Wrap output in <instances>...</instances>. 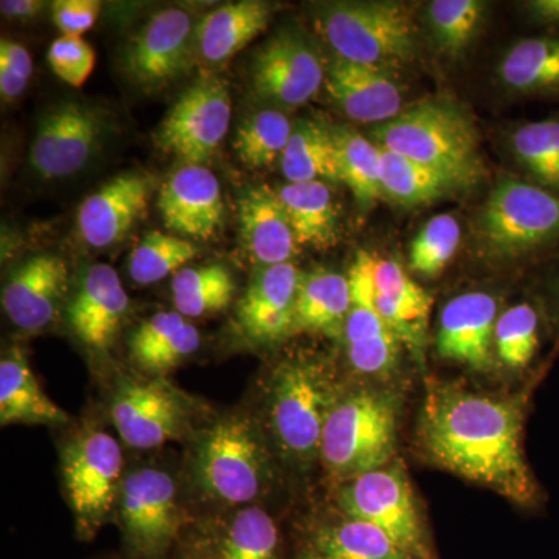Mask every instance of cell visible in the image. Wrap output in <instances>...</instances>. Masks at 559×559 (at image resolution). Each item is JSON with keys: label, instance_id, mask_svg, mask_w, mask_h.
<instances>
[{"label": "cell", "instance_id": "4316f807", "mask_svg": "<svg viewBox=\"0 0 559 559\" xmlns=\"http://www.w3.org/2000/svg\"><path fill=\"white\" fill-rule=\"evenodd\" d=\"M496 79L514 97L559 100V33L516 40L500 58Z\"/></svg>", "mask_w": 559, "mask_h": 559}, {"label": "cell", "instance_id": "f6af8a7d", "mask_svg": "<svg viewBox=\"0 0 559 559\" xmlns=\"http://www.w3.org/2000/svg\"><path fill=\"white\" fill-rule=\"evenodd\" d=\"M33 75L28 50L13 39L0 43V94L3 102H14L24 94Z\"/></svg>", "mask_w": 559, "mask_h": 559}, {"label": "cell", "instance_id": "7c38bea8", "mask_svg": "<svg viewBox=\"0 0 559 559\" xmlns=\"http://www.w3.org/2000/svg\"><path fill=\"white\" fill-rule=\"evenodd\" d=\"M197 61V24L189 11L164 9L154 13L128 40L121 64L128 79L142 90H159Z\"/></svg>", "mask_w": 559, "mask_h": 559}, {"label": "cell", "instance_id": "e0dca14e", "mask_svg": "<svg viewBox=\"0 0 559 559\" xmlns=\"http://www.w3.org/2000/svg\"><path fill=\"white\" fill-rule=\"evenodd\" d=\"M157 209L168 230L197 241L215 240L226 221L219 180L204 165L173 173L160 186Z\"/></svg>", "mask_w": 559, "mask_h": 559}, {"label": "cell", "instance_id": "cb8c5ba5", "mask_svg": "<svg viewBox=\"0 0 559 559\" xmlns=\"http://www.w3.org/2000/svg\"><path fill=\"white\" fill-rule=\"evenodd\" d=\"M374 304L389 329L418 362L425 359L432 297L399 261L374 257Z\"/></svg>", "mask_w": 559, "mask_h": 559}, {"label": "cell", "instance_id": "603a6c76", "mask_svg": "<svg viewBox=\"0 0 559 559\" xmlns=\"http://www.w3.org/2000/svg\"><path fill=\"white\" fill-rule=\"evenodd\" d=\"M130 310V299L119 274L106 263H95L68 307L73 334L86 347L105 352L119 333Z\"/></svg>", "mask_w": 559, "mask_h": 559}, {"label": "cell", "instance_id": "f907efd6", "mask_svg": "<svg viewBox=\"0 0 559 559\" xmlns=\"http://www.w3.org/2000/svg\"><path fill=\"white\" fill-rule=\"evenodd\" d=\"M43 10L44 2L39 0H3L0 3L3 16L13 17V20H32Z\"/></svg>", "mask_w": 559, "mask_h": 559}, {"label": "cell", "instance_id": "ee69618b", "mask_svg": "<svg viewBox=\"0 0 559 559\" xmlns=\"http://www.w3.org/2000/svg\"><path fill=\"white\" fill-rule=\"evenodd\" d=\"M186 323V318L178 311L157 312L140 323L128 342L131 359L142 369L143 364L164 348Z\"/></svg>", "mask_w": 559, "mask_h": 559}, {"label": "cell", "instance_id": "74e56055", "mask_svg": "<svg viewBox=\"0 0 559 559\" xmlns=\"http://www.w3.org/2000/svg\"><path fill=\"white\" fill-rule=\"evenodd\" d=\"M294 121L285 110L263 108L250 114L235 135L238 159L250 170H267L282 160Z\"/></svg>", "mask_w": 559, "mask_h": 559}, {"label": "cell", "instance_id": "836d02e7", "mask_svg": "<svg viewBox=\"0 0 559 559\" xmlns=\"http://www.w3.org/2000/svg\"><path fill=\"white\" fill-rule=\"evenodd\" d=\"M311 543L310 550L325 559H417L384 530L348 516L320 525Z\"/></svg>", "mask_w": 559, "mask_h": 559}, {"label": "cell", "instance_id": "44dd1931", "mask_svg": "<svg viewBox=\"0 0 559 559\" xmlns=\"http://www.w3.org/2000/svg\"><path fill=\"white\" fill-rule=\"evenodd\" d=\"M300 278L294 263L259 267L238 305V323L250 341L277 344L294 333Z\"/></svg>", "mask_w": 559, "mask_h": 559}, {"label": "cell", "instance_id": "2e32d148", "mask_svg": "<svg viewBox=\"0 0 559 559\" xmlns=\"http://www.w3.org/2000/svg\"><path fill=\"white\" fill-rule=\"evenodd\" d=\"M110 414L121 440L138 450L178 439L189 418L179 393L162 381L124 382L114 396Z\"/></svg>", "mask_w": 559, "mask_h": 559}, {"label": "cell", "instance_id": "d590c367", "mask_svg": "<svg viewBox=\"0 0 559 559\" xmlns=\"http://www.w3.org/2000/svg\"><path fill=\"white\" fill-rule=\"evenodd\" d=\"M341 182L352 191L360 212H370L382 198V151L370 138L348 127H333Z\"/></svg>", "mask_w": 559, "mask_h": 559}, {"label": "cell", "instance_id": "b9f144b4", "mask_svg": "<svg viewBox=\"0 0 559 559\" xmlns=\"http://www.w3.org/2000/svg\"><path fill=\"white\" fill-rule=\"evenodd\" d=\"M462 242V226L452 213L430 218L415 235L409 249V267L425 278H436L447 270Z\"/></svg>", "mask_w": 559, "mask_h": 559}, {"label": "cell", "instance_id": "4fadbf2b", "mask_svg": "<svg viewBox=\"0 0 559 559\" xmlns=\"http://www.w3.org/2000/svg\"><path fill=\"white\" fill-rule=\"evenodd\" d=\"M374 257L360 250L348 272L352 307L344 337L349 366L364 377H388L399 367L401 341L374 304Z\"/></svg>", "mask_w": 559, "mask_h": 559}, {"label": "cell", "instance_id": "60d3db41", "mask_svg": "<svg viewBox=\"0 0 559 559\" xmlns=\"http://www.w3.org/2000/svg\"><path fill=\"white\" fill-rule=\"evenodd\" d=\"M200 248L176 235L150 231L140 240L130 257V275L140 286L153 285L178 274L187 263L197 259Z\"/></svg>", "mask_w": 559, "mask_h": 559}, {"label": "cell", "instance_id": "83f0119b", "mask_svg": "<svg viewBox=\"0 0 559 559\" xmlns=\"http://www.w3.org/2000/svg\"><path fill=\"white\" fill-rule=\"evenodd\" d=\"M300 248L326 250L341 238V212L326 182L285 183L275 189Z\"/></svg>", "mask_w": 559, "mask_h": 559}, {"label": "cell", "instance_id": "f35d334b", "mask_svg": "<svg viewBox=\"0 0 559 559\" xmlns=\"http://www.w3.org/2000/svg\"><path fill=\"white\" fill-rule=\"evenodd\" d=\"M204 557L207 559H280L277 525L266 511L257 507L238 511Z\"/></svg>", "mask_w": 559, "mask_h": 559}, {"label": "cell", "instance_id": "f5cc1de1", "mask_svg": "<svg viewBox=\"0 0 559 559\" xmlns=\"http://www.w3.org/2000/svg\"><path fill=\"white\" fill-rule=\"evenodd\" d=\"M191 559H207L205 557H194V558H191Z\"/></svg>", "mask_w": 559, "mask_h": 559}, {"label": "cell", "instance_id": "7dc6e473", "mask_svg": "<svg viewBox=\"0 0 559 559\" xmlns=\"http://www.w3.org/2000/svg\"><path fill=\"white\" fill-rule=\"evenodd\" d=\"M200 344L201 337L197 326L187 322L186 326H182L164 348H160L156 355L151 356L143 364L142 370L148 371V373H165V371L175 369L183 359L193 355L200 348Z\"/></svg>", "mask_w": 559, "mask_h": 559}, {"label": "cell", "instance_id": "ac0fdd59", "mask_svg": "<svg viewBox=\"0 0 559 559\" xmlns=\"http://www.w3.org/2000/svg\"><path fill=\"white\" fill-rule=\"evenodd\" d=\"M499 301L485 290L460 294L439 316L436 348L440 358L485 373L495 366V330Z\"/></svg>", "mask_w": 559, "mask_h": 559}, {"label": "cell", "instance_id": "9a60e30c", "mask_svg": "<svg viewBox=\"0 0 559 559\" xmlns=\"http://www.w3.org/2000/svg\"><path fill=\"white\" fill-rule=\"evenodd\" d=\"M120 511L124 535L139 557H160L178 535L175 481L165 471L143 468L128 474L121 481Z\"/></svg>", "mask_w": 559, "mask_h": 559}, {"label": "cell", "instance_id": "8992f818", "mask_svg": "<svg viewBox=\"0 0 559 559\" xmlns=\"http://www.w3.org/2000/svg\"><path fill=\"white\" fill-rule=\"evenodd\" d=\"M337 393L319 360H283L271 378L270 425L275 443L290 462L308 465L318 457L323 428Z\"/></svg>", "mask_w": 559, "mask_h": 559}, {"label": "cell", "instance_id": "e575fe53", "mask_svg": "<svg viewBox=\"0 0 559 559\" xmlns=\"http://www.w3.org/2000/svg\"><path fill=\"white\" fill-rule=\"evenodd\" d=\"M381 151L382 198L400 207H423L463 190L455 180L432 168L419 165L401 154Z\"/></svg>", "mask_w": 559, "mask_h": 559}, {"label": "cell", "instance_id": "d6986e66", "mask_svg": "<svg viewBox=\"0 0 559 559\" xmlns=\"http://www.w3.org/2000/svg\"><path fill=\"white\" fill-rule=\"evenodd\" d=\"M156 189L157 179L148 173L114 176L81 202L76 216L81 238L94 249L117 245L142 219Z\"/></svg>", "mask_w": 559, "mask_h": 559}, {"label": "cell", "instance_id": "bcb514c9", "mask_svg": "<svg viewBox=\"0 0 559 559\" xmlns=\"http://www.w3.org/2000/svg\"><path fill=\"white\" fill-rule=\"evenodd\" d=\"M100 11L98 0H58L51 3V20L62 35L83 36L97 24Z\"/></svg>", "mask_w": 559, "mask_h": 559}, {"label": "cell", "instance_id": "4dcf8cb0", "mask_svg": "<svg viewBox=\"0 0 559 559\" xmlns=\"http://www.w3.org/2000/svg\"><path fill=\"white\" fill-rule=\"evenodd\" d=\"M280 168L289 183L341 182L333 127L311 119L294 121Z\"/></svg>", "mask_w": 559, "mask_h": 559}, {"label": "cell", "instance_id": "5b68a950", "mask_svg": "<svg viewBox=\"0 0 559 559\" xmlns=\"http://www.w3.org/2000/svg\"><path fill=\"white\" fill-rule=\"evenodd\" d=\"M316 25L342 60L393 73L418 57L415 11L404 2H330L320 5Z\"/></svg>", "mask_w": 559, "mask_h": 559}, {"label": "cell", "instance_id": "52a82bcc", "mask_svg": "<svg viewBox=\"0 0 559 559\" xmlns=\"http://www.w3.org/2000/svg\"><path fill=\"white\" fill-rule=\"evenodd\" d=\"M193 474L202 491L219 502L235 506L259 498L270 465L253 423L227 417L210 426L198 441Z\"/></svg>", "mask_w": 559, "mask_h": 559}, {"label": "cell", "instance_id": "816d5d0a", "mask_svg": "<svg viewBox=\"0 0 559 559\" xmlns=\"http://www.w3.org/2000/svg\"><path fill=\"white\" fill-rule=\"evenodd\" d=\"M299 559H325V558L320 557V555L314 554V551L308 550V551H305V554L301 555V557Z\"/></svg>", "mask_w": 559, "mask_h": 559}, {"label": "cell", "instance_id": "3957f363", "mask_svg": "<svg viewBox=\"0 0 559 559\" xmlns=\"http://www.w3.org/2000/svg\"><path fill=\"white\" fill-rule=\"evenodd\" d=\"M474 248L491 264L549 260L559 253V197L502 176L474 218Z\"/></svg>", "mask_w": 559, "mask_h": 559}, {"label": "cell", "instance_id": "ab89813d", "mask_svg": "<svg viewBox=\"0 0 559 559\" xmlns=\"http://www.w3.org/2000/svg\"><path fill=\"white\" fill-rule=\"evenodd\" d=\"M543 311L533 301L511 305L500 312L495 330V356L509 370H524L538 356L543 344Z\"/></svg>", "mask_w": 559, "mask_h": 559}, {"label": "cell", "instance_id": "277c9868", "mask_svg": "<svg viewBox=\"0 0 559 559\" xmlns=\"http://www.w3.org/2000/svg\"><path fill=\"white\" fill-rule=\"evenodd\" d=\"M401 404L388 390L356 389L331 407L319 457L331 476L347 481L392 463Z\"/></svg>", "mask_w": 559, "mask_h": 559}, {"label": "cell", "instance_id": "d4e9b609", "mask_svg": "<svg viewBox=\"0 0 559 559\" xmlns=\"http://www.w3.org/2000/svg\"><path fill=\"white\" fill-rule=\"evenodd\" d=\"M238 224L246 255L259 267L293 263L299 255L296 234L277 191L261 186L238 200Z\"/></svg>", "mask_w": 559, "mask_h": 559}, {"label": "cell", "instance_id": "5bb4252c", "mask_svg": "<svg viewBox=\"0 0 559 559\" xmlns=\"http://www.w3.org/2000/svg\"><path fill=\"white\" fill-rule=\"evenodd\" d=\"M123 469L119 441L102 430L83 433L62 459L70 503L84 528H94L112 509Z\"/></svg>", "mask_w": 559, "mask_h": 559}, {"label": "cell", "instance_id": "8fae6325", "mask_svg": "<svg viewBox=\"0 0 559 559\" xmlns=\"http://www.w3.org/2000/svg\"><path fill=\"white\" fill-rule=\"evenodd\" d=\"M108 120L95 106L62 102L43 114L28 151V165L43 179L72 178L97 157Z\"/></svg>", "mask_w": 559, "mask_h": 559}, {"label": "cell", "instance_id": "ffe728a7", "mask_svg": "<svg viewBox=\"0 0 559 559\" xmlns=\"http://www.w3.org/2000/svg\"><path fill=\"white\" fill-rule=\"evenodd\" d=\"M323 90L334 108L356 123L378 127L406 109L403 87L393 73L340 57L326 66Z\"/></svg>", "mask_w": 559, "mask_h": 559}, {"label": "cell", "instance_id": "8d00e7d4", "mask_svg": "<svg viewBox=\"0 0 559 559\" xmlns=\"http://www.w3.org/2000/svg\"><path fill=\"white\" fill-rule=\"evenodd\" d=\"M173 301L183 318H201L226 310L237 293L234 275L223 264L183 267L173 275Z\"/></svg>", "mask_w": 559, "mask_h": 559}, {"label": "cell", "instance_id": "c3c4849f", "mask_svg": "<svg viewBox=\"0 0 559 559\" xmlns=\"http://www.w3.org/2000/svg\"><path fill=\"white\" fill-rule=\"evenodd\" d=\"M539 307L559 345V253L546 261L539 283Z\"/></svg>", "mask_w": 559, "mask_h": 559}, {"label": "cell", "instance_id": "6da1fadb", "mask_svg": "<svg viewBox=\"0 0 559 559\" xmlns=\"http://www.w3.org/2000/svg\"><path fill=\"white\" fill-rule=\"evenodd\" d=\"M527 399L474 392L430 381L419 412L417 443L440 468L484 485L521 507L543 492L524 452Z\"/></svg>", "mask_w": 559, "mask_h": 559}, {"label": "cell", "instance_id": "7402d4cb", "mask_svg": "<svg viewBox=\"0 0 559 559\" xmlns=\"http://www.w3.org/2000/svg\"><path fill=\"white\" fill-rule=\"evenodd\" d=\"M69 270L53 253H39L20 264L2 290L3 310L22 330L47 329L66 299Z\"/></svg>", "mask_w": 559, "mask_h": 559}, {"label": "cell", "instance_id": "f546056e", "mask_svg": "<svg viewBox=\"0 0 559 559\" xmlns=\"http://www.w3.org/2000/svg\"><path fill=\"white\" fill-rule=\"evenodd\" d=\"M352 307L348 277L331 271L301 272L294 333L337 334Z\"/></svg>", "mask_w": 559, "mask_h": 559}, {"label": "cell", "instance_id": "1f68e13d", "mask_svg": "<svg viewBox=\"0 0 559 559\" xmlns=\"http://www.w3.org/2000/svg\"><path fill=\"white\" fill-rule=\"evenodd\" d=\"M484 0H433L425 7L426 31L433 49L450 61L468 53L487 24Z\"/></svg>", "mask_w": 559, "mask_h": 559}, {"label": "cell", "instance_id": "7a4b0ae2", "mask_svg": "<svg viewBox=\"0 0 559 559\" xmlns=\"http://www.w3.org/2000/svg\"><path fill=\"white\" fill-rule=\"evenodd\" d=\"M381 150L448 176L463 190L487 178L481 139L469 110L451 97H428L406 106L395 119L371 128Z\"/></svg>", "mask_w": 559, "mask_h": 559}, {"label": "cell", "instance_id": "7bdbcfd3", "mask_svg": "<svg viewBox=\"0 0 559 559\" xmlns=\"http://www.w3.org/2000/svg\"><path fill=\"white\" fill-rule=\"evenodd\" d=\"M51 72L72 87H81L95 68V51L83 36L61 35L47 53Z\"/></svg>", "mask_w": 559, "mask_h": 559}, {"label": "cell", "instance_id": "f1b7e54d", "mask_svg": "<svg viewBox=\"0 0 559 559\" xmlns=\"http://www.w3.org/2000/svg\"><path fill=\"white\" fill-rule=\"evenodd\" d=\"M69 417L40 389L21 348H11L0 362V421L61 425Z\"/></svg>", "mask_w": 559, "mask_h": 559}, {"label": "cell", "instance_id": "9c48e42d", "mask_svg": "<svg viewBox=\"0 0 559 559\" xmlns=\"http://www.w3.org/2000/svg\"><path fill=\"white\" fill-rule=\"evenodd\" d=\"M337 499L348 518L384 530L412 557L432 559L414 489L400 463L344 481Z\"/></svg>", "mask_w": 559, "mask_h": 559}, {"label": "cell", "instance_id": "484cf974", "mask_svg": "<svg viewBox=\"0 0 559 559\" xmlns=\"http://www.w3.org/2000/svg\"><path fill=\"white\" fill-rule=\"evenodd\" d=\"M274 7L260 0L224 3L197 24V61L218 69L270 25Z\"/></svg>", "mask_w": 559, "mask_h": 559}, {"label": "cell", "instance_id": "ba28073f", "mask_svg": "<svg viewBox=\"0 0 559 559\" xmlns=\"http://www.w3.org/2000/svg\"><path fill=\"white\" fill-rule=\"evenodd\" d=\"M230 119L229 87L205 73L168 110L154 131V146L183 165H204L226 139Z\"/></svg>", "mask_w": 559, "mask_h": 559}, {"label": "cell", "instance_id": "681fc988", "mask_svg": "<svg viewBox=\"0 0 559 559\" xmlns=\"http://www.w3.org/2000/svg\"><path fill=\"white\" fill-rule=\"evenodd\" d=\"M521 10L535 27L559 33V0H528L521 3Z\"/></svg>", "mask_w": 559, "mask_h": 559}, {"label": "cell", "instance_id": "d6a6232c", "mask_svg": "<svg viewBox=\"0 0 559 559\" xmlns=\"http://www.w3.org/2000/svg\"><path fill=\"white\" fill-rule=\"evenodd\" d=\"M509 151L528 182L559 197V114L516 124Z\"/></svg>", "mask_w": 559, "mask_h": 559}, {"label": "cell", "instance_id": "30bf717a", "mask_svg": "<svg viewBox=\"0 0 559 559\" xmlns=\"http://www.w3.org/2000/svg\"><path fill=\"white\" fill-rule=\"evenodd\" d=\"M326 64L304 33L282 31L257 50L250 90L267 108L290 110L310 103L325 84Z\"/></svg>", "mask_w": 559, "mask_h": 559}]
</instances>
